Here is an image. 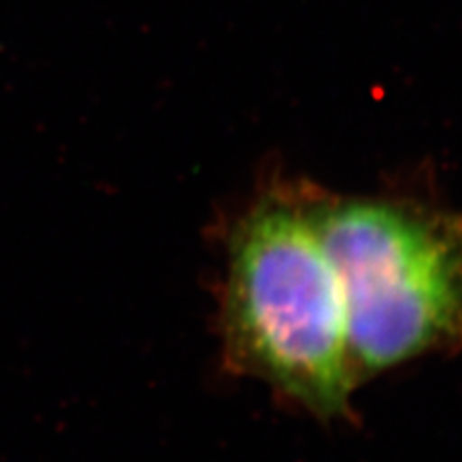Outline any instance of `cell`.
<instances>
[{"mask_svg": "<svg viewBox=\"0 0 462 462\" xmlns=\"http://www.w3.org/2000/svg\"><path fill=\"white\" fill-rule=\"evenodd\" d=\"M216 307L231 374L320 420H353L363 382L312 200L268 197L243 214L226 245Z\"/></svg>", "mask_w": 462, "mask_h": 462, "instance_id": "6da1fadb", "label": "cell"}, {"mask_svg": "<svg viewBox=\"0 0 462 462\" xmlns=\"http://www.w3.org/2000/svg\"><path fill=\"white\" fill-rule=\"evenodd\" d=\"M360 382L462 351V216L401 200H312Z\"/></svg>", "mask_w": 462, "mask_h": 462, "instance_id": "7a4b0ae2", "label": "cell"}]
</instances>
